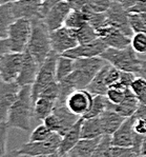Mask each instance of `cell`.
<instances>
[{
	"label": "cell",
	"mask_w": 146,
	"mask_h": 157,
	"mask_svg": "<svg viewBox=\"0 0 146 157\" xmlns=\"http://www.w3.org/2000/svg\"><path fill=\"white\" fill-rule=\"evenodd\" d=\"M107 63L102 57L79 58L75 60V70L59 82L60 89L66 93L86 89L96 74Z\"/></svg>",
	"instance_id": "1"
},
{
	"label": "cell",
	"mask_w": 146,
	"mask_h": 157,
	"mask_svg": "<svg viewBox=\"0 0 146 157\" xmlns=\"http://www.w3.org/2000/svg\"><path fill=\"white\" fill-rule=\"evenodd\" d=\"M32 117H34L32 86H21L17 98L9 112L6 124L9 125V128L28 132L31 130Z\"/></svg>",
	"instance_id": "2"
},
{
	"label": "cell",
	"mask_w": 146,
	"mask_h": 157,
	"mask_svg": "<svg viewBox=\"0 0 146 157\" xmlns=\"http://www.w3.org/2000/svg\"><path fill=\"white\" fill-rule=\"evenodd\" d=\"M26 51L35 58L40 67L53 51L51 32L43 19H36L32 21V33Z\"/></svg>",
	"instance_id": "3"
},
{
	"label": "cell",
	"mask_w": 146,
	"mask_h": 157,
	"mask_svg": "<svg viewBox=\"0 0 146 157\" xmlns=\"http://www.w3.org/2000/svg\"><path fill=\"white\" fill-rule=\"evenodd\" d=\"M111 66L116 67L120 71L130 72L138 75L141 67V60L138 58V53L133 49L131 44L125 49H114L107 48L100 55Z\"/></svg>",
	"instance_id": "4"
},
{
	"label": "cell",
	"mask_w": 146,
	"mask_h": 157,
	"mask_svg": "<svg viewBox=\"0 0 146 157\" xmlns=\"http://www.w3.org/2000/svg\"><path fill=\"white\" fill-rule=\"evenodd\" d=\"M80 118V116L75 115L68 110L66 103L56 102L52 114L43 120V124L52 132H56L63 136Z\"/></svg>",
	"instance_id": "5"
},
{
	"label": "cell",
	"mask_w": 146,
	"mask_h": 157,
	"mask_svg": "<svg viewBox=\"0 0 146 157\" xmlns=\"http://www.w3.org/2000/svg\"><path fill=\"white\" fill-rule=\"evenodd\" d=\"M60 55L56 53L55 51H52L49 55L45 59V61L41 64L38 72V75L36 77L35 82L32 84V99L33 103L36 102L41 92L49 86L52 82L56 80V67L58 57Z\"/></svg>",
	"instance_id": "6"
},
{
	"label": "cell",
	"mask_w": 146,
	"mask_h": 157,
	"mask_svg": "<svg viewBox=\"0 0 146 157\" xmlns=\"http://www.w3.org/2000/svg\"><path fill=\"white\" fill-rule=\"evenodd\" d=\"M32 33V21L25 18L16 19L9 26L8 40L11 52L24 53Z\"/></svg>",
	"instance_id": "7"
},
{
	"label": "cell",
	"mask_w": 146,
	"mask_h": 157,
	"mask_svg": "<svg viewBox=\"0 0 146 157\" xmlns=\"http://www.w3.org/2000/svg\"><path fill=\"white\" fill-rule=\"evenodd\" d=\"M59 96V82L54 81L44 89L34 103V118L37 121H43L52 114Z\"/></svg>",
	"instance_id": "8"
},
{
	"label": "cell",
	"mask_w": 146,
	"mask_h": 157,
	"mask_svg": "<svg viewBox=\"0 0 146 157\" xmlns=\"http://www.w3.org/2000/svg\"><path fill=\"white\" fill-rule=\"evenodd\" d=\"M62 140V136L58 133L54 132L49 139L43 141H28L22 144L20 149H18L19 154L30 156H42V155H51L59 150Z\"/></svg>",
	"instance_id": "9"
},
{
	"label": "cell",
	"mask_w": 146,
	"mask_h": 157,
	"mask_svg": "<svg viewBox=\"0 0 146 157\" xmlns=\"http://www.w3.org/2000/svg\"><path fill=\"white\" fill-rule=\"evenodd\" d=\"M24 53L9 52L0 58V77L4 82H16L23 63Z\"/></svg>",
	"instance_id": "10"
},
{
	"label": "cell",
	"mask_w": 146,
	"mask_h": 157,
	"mask_svg": "<svg viewBox=\"0 0 146 157\" xmlns=\"http://www.w3.org/2000/svg\"><path fill=\"white\" fill-rule=\"evenodd\" d=\"M107 18V25L118 29L123 34L133 37V32L129 25V13L120 2H111L109 9L105 12Z\"/></svg>",
	"instance_id": "11"
},
{
	"label": "cell",
	"mask_w": 146,
	"mask_h": 157,
	"mask_svg": "<svg viewBox=\"0 0 146 157\" xmlns=\"http://www.w3.org/2000/svg\"><path fill=\"white\" fill-rule=\"evenodd\" d=\"M21 86L17 82L0 81V124H5L9 112L17 98Z\"/></svg>",
	"instance_id": "12"
},
{
	"label": "cell",
	"mask_w": 146,
	"mask_h": 157,
	"mask_svg": "<svg viewBox=\"0 0 146 157\" xmlns=\"http://www.w3.org/2000/svg\"><path fill=\"white\" fill-rule=\"evenodd\" d=\"M12 9L15 19L25 18L31 21L43 19L42 0H18L12 2Z\"/></svg>",
	"instance_id": "13"
},
{
	"label": "cell",
	"mask_w": 146,
	"mask_h": 157,
	"mask_svg": "<svg viewBox=\"0 0 146 157\" xmlns=\"http://www.w3.org/2000/svg\"><path fill=\"white\" fill-rule=\"evenodd\" d=\"M94 95L86 89L76 90L69 94L66 99V107L75 115L83 117L92 107Z\"/></svg>",
	"instance_id": "14"
},
{
	"label": "cell",
	"mask_w": 146,
	"mask_h": 157,
	"mask_svg": "<svg viewBox=\"0 0 146 157\" xmlns=\"http://www.w3.org/2000/svg\"><path fill=\"white\" fill-rule=\"evenodd\" d=\"M107 44L103 41V39L98 38L94 41L84 44H78L76 48L66 51L63 53V56L71 58L76 60L79 58H90V57H98L107 49Z\"/></svg>",
	"instance_id": "15"
},
{
	"label": "cell",
	"mask_w": 146,
	"mask_h": 157,
	"mask_svg": "<svg viewBox=\"0 0 146 157\" xmlns=\"http://www.w3.org/2000/svg\"><path fill=\"white\" fill-rule=\"evenodd\" d=\"M51 43L53 51L58 53L59 55H62L66 51L74 49L79 44L71 31L65 26L51 32Z\"/></svg>",
	"instance_id": "16"
},
{
	"label": "cell",
	"mask_w": 146,
	"mask_h": 157,
	"mask_svg": "<svg viewBox=\"0 0 146 157\" xmlns=\"http://www.w3.org/2000/svg\"><path fill=\"white\" fill-rule=\"evenodd\" d=\"M96 31H97L99 38L103 39V41L106 43L108 48L125 49L131 44V37L123 34L121 31L111 25H105Z\"/></svg>",
	"instance_id": "17"
},
{
	"label": "cell",
	"mask_w": 146,
	"mask_h": 157,
	"mask_svg": "<svg viewBox=\"0 0 146 157\" xmlns=\"http://www.w3.org/2000/svg\"><path fill=\"white\" fill-rule=\"evenodd\" d=\"M71 11V8L66 0L59 2L54 8L49 10V13L45 15L44 19H43L47 29L49 30V32L56 31L58 29L62 28V26H64L65 19L68 18Z\"/></svg>",
	"instance_id": "18"
},
{
	"label": "cell",
	"mask_w": 146,
	"mask_h": 157,
	"mask_svg": "<svg viewBox=\"0 0 146 157\" xmlns=\"http://www.w3.org/2000/svg\"><path fill=\"white\" fill-rule=\"evenodd\" d=\"M39 69H40V64L36 61L35 58L27 51H25L22 67H21L20 74H19L16 82L20 86H32L35 82L36 77H37L38 72H39Z\"/></svg>",
	"instance_id": "19"
},
{
	"label": "cell",
	"mask_w": 146,
	"mask_h": 157,
	"mask_svg": "<svg viewBox=\"0 0 146 157\" xmlns=\"http://www.w3.org/2000/svg\"><path fill=\"white\" fill-rule=\"evenodd\" d=\"M133 120L131 117L125 119L121 127L111 135L112 147H123V148H133L135 131L133 128Z\"/></svg>",
	"instance_id": "20"
},
{
	"label": "cell",
	"mask_w": 146,
	"mask_h": 157,
	"mask_svg": "<svg viewBox=\"0 0 146 157\" xmlns=\"http://www.w3.org/2000/svg\"><path fill=\"white\" fill-rule=\"evenodd\" d=\"M82 122H83V117H81L80 119L62 136V140H61L60 147H59V150H58L60 153L68 154L79 142V140L81 139V127H82Z\"/></svg>",
	"instance_id": "21"
},
{
	"label": "cell",
	"mask_w": 146,
	"mask_h": 157,
	"mask_svg": "<svg viewBox=\"0 0 146 157\" xmlns=\"http://www.w3.org/2000/svg\"><path fill=\"white\" fill-rule=\"evenodd\" d=\"M99 117L104 135H112L126 119L114 110H106Z\"/></svg>",
	"instance_id": "22"
},
{
	"label": "cell",
	"mask_w": 146,
	"mask_h": 157,
	"mask_svg": "<svg viewBox=\"0 0 146 157\" xmlns=\"http://www.w3.org/2000/svg\"><path fill=\"white\" fill-rule=\"evenodd\" d=\"M139 105H140L139 99L136 97V95L130 89H127L125 91V98L123 99V101L119 105H114L112 110L116 111L118 114H120L123 117L128 118L135 114Z\"/></svg>",
	"instance_id": "23"
},
{
	"label": "cell",
	"mask_w": 146,
	"mask_h": 157,
	"mask_svg": "<svg viewBox=\"0 0 146 157\" xmlns=\"http://www.w3.org/2000/svg\"><path fill=\"white\" fill-rule=\"evenodd\" d=\"M104 135L102 130L100 117L83 118L81 127V139H95L100 138Z\"/></svg>",
	"instance_id": "24"
},
{
	"label": "cell",
	"mask_w": 146,
	"mask_h": 157,
	"mask_svg": "<svg viewBox=\"0 0 146 157\" xmlns=\"http://www.w3.org/2000/svg\"><path fill=\"white\" fill-rule=\"evenodd\" d=\"M111 63L107 62L105 66L96 74V76L94 77L90 83L87 86L86 90L93 94V95H106L107 90H108V86L106 84V74L107 71L109 69Z\"/></svg>",
	"instance_id": "25"
},
{
	"label": "cell",
	"mask_w": 146,
	"mask_h": 157,
	"mask_svg": "<svg viewBox=\"0 0 146 157\" xmlns=\"http://www.w3.org/2000/svg\"><path fill=\"white\" fill-rule=\"evenodd\" d=\"M101 138L102 137L95 139H80L78 144L68 153V157H90Z\"/></svg>",
	"instance_id": "26"
},
{
	"label": "cell",
	"mask_w": 146,
	"mask_h": 157,
	"mask_svg": "<svg viewBox=\"0 0 146 157\" xmlns=\"http://www.w3.org/2000/svg\"><path fill=\"white\" fill-rule=\"evenodd\" d=\"M16 19L12 9V2L2 3L0 6V39L8 38L9 26Z\"/></svg>",
	"instance_id": "27"
},
{
	"label": "cell",
	"mask_w": 146,
	"mask_h": 157,
	"mask_svg": "<svg viewBox=\"0 0 146 157\" xmlns=\"http://www.w3.org/2000/svg\"><path fill=\"white\" fill-rule=\"evenodd\" d=\"M112 108H114V103H111L107 99L105 95H94L92 107H90L89 111L83 116V118L99 117L106 110H112Z\"/></svg>",
	"instance_id": "28"
},
{
	"label": "cell",
	"mask_w": 146,
	"mask_h": 157,
	"mask_svg": "<svg viewBox=\"0 0 146 157\" xmlns=\"http://www.w3.org/2000/svg\"><path fill=\"white\" fill-rule=\"evenodd\" d=\"M75 70V60L71 58L65 57L63 55H60L58 57L56 67V80L57 82H60L64 78L73 73Z\"/></svg>",
	"instance_id": "29"
},
{
	"label": "cell",
	"mask_w": 146,
	"mask_h": 157,
	"mask_svg": "<svg viewBox=\"0 0 146 157\" xmlns=\"http://www.w3.org/2000/svg\"><path fill=\"white\" fill-rule=\"evenodd\" d=\"M86 25H88L87 14L77 10H71L64 22V26L69 30H78Z\"/></svg>",
	"instance_id": "30"
},
{
	"label": "cell",
	"mask_w": 146,
	"mask_h": 157,
	"mask_svg": "<svg viewBox=\"0 0 146 157\" xmlns=\"http://www.w3.org/2000/svg\"><path fill=\"white\" fill-rule=\"evenodd\" d=\"M73 35L78 40L79 44H84V43H89L94 40L98 39L99 36L97 34V31L95 30L90 25H86L78 30H71Z\"/></svg>",
	"instance_id": "31"
},
{
	"label": "cell",
	"mask_w": 146,
	"mask_h": 157,
	"mask_svg": "<svg viewBox=\"0 0 146 157\" xmlns=\"http://www.w3.org/2000/svg\"><path fill=\"white\" fill-rule=\"evenodd\" d=\"M111 135H103L90 157H111Z\"/></svg>",
	"instance_id": "32"
},
{
	"label": "cell",
	"mask_w": 146,
	"mask_h": 157,
	"mask_svg": "<svg viewBox=\"0 0 146 157\" xmlns=\"http://www.w3.org/2000/svg\"><path fill=\"white\" fill-rule=\"evenodd\" d=\"M130 90L136 95L140 103L146 105V79L143 77L137 76L130 86Z\"/></svg>",
	"instance_id": "33"
},
{
	"label": "cell",
	"mask_w": 146,
	"mask_h": 157,
	"mask_svg": "<svg viewBox=\"0 0 146 157\" xmlns=\"http://www.w3.org/2000/svg\"><path fill=\"white\" fill-rule=\"evenodd\" d=\"M54 132H52L49 128L46 127L44 124L36 127L32 131L30 135V141L35 142V141H43L46 140L51 137V135Z\"/></svg>",
	"instance_id": "34"
},
{
	"label": "cell",
	"mask_w": 146,
	"mask_h": 157,
	"mask_svg": "<svg viewBox=\"0 0 146 157\" xmlns=\"http://www.w3.org/2000/svg\"><path fill=\"white\" fill-rule=\"evenodd\" d=\"M131 47L141 55H146V33H136L131 37Z\"/></svg>",
	"instance_id": "35"
},
{
	"label": "cell",
	"mask_w": 146,
	"mask_h": 157,
	"mask_svg": "<svg viewBox=\"0 0 146 157\" xmlns=\"http://www.w3.org/2000/svg\"><path fill=\"white\" fill-rule=\"evenodd\" d=\"M129 25L133 34L136 33H146V25L143 21L140 14L137 13H129Z\"/></svg>",
	"instance_id": "36"
},
{
	"label": "cell",
	"mask_w": 146,
	"mask_h": 157,
	"mask_svg": "<svg viewBox=\"0 0 146 157\" xmlns=\"http://www.w3.org/2000/svg\"><path fill=\"white\" fill-rule=\"evenodd\" d=\"M140 154L133 148H123V147H112L111 157H138Z\"/></svg>",
	"instance_id": "37"
},
{
	"label": "cell",
	"mask_w": 146,
	"mask_h": 157,
	"mask_svg": "<svg viewBox=\"0 0 146 157\" xmlns=\"http://www.w3.org/2000/svg\"><path fill=\"white\" fill-rule=\"evenodd\" d=\"M111 4V0H88V6L96 13H105Z\"/></svg>",
	"instance_id": "38"
},
{
	"label": "cell",
	"mask_w": 146,
	"mask_h": 157,
	"mask_svg": "<svg viewBox=\"0 0 146 157\" xmlns=\"http://www.w3.org/2000/svg\"><path fill=\"white\" fill-rule=\"evenodd\" d=\"M125 91L118 90V89H114V88H108L105 96H106L107 99L111 101V103H114V105H119V103H121L124 98H125Z\"/></svg>",
	"instance_id": "39"
},
{
	"label": "cell",
	"mask_w": 146,
	"mask_h": 157,
	"mask_svg": "<svg viewBox=\"0 0 146 157\" xmlns=\"http://www.w3.org/2000/svg\"><path fill=\"white\" fill-rule=\"evenodd\" d=\"M9 125L5 124H0V157H3L6 152V142H8Z\"/></svg>",
	"instance_id": "40"
},
{
	"label": "cell",
	"mask_w": 146,
	"mask_h": 157,
	"mask_svg": "<svg viewBox=\"0 0 146 157\" xmlns=\"http://www.w3.org/2000/svg\"><path fill=\"white\" fill-rule=\"evenodd\" d=\"M121 72L119 69H117L116 67L114 66H109V69L108 71H107V74H106V84L107 86H111V84H114L115 82H117V81L120 80V77H121Z\"/></svg>",
	"instance_id": "41"
},
{
	"label": "cell",
	"mask_w": 146,
	"mask_h": 157,
	"mask_svg": "<svg viewBox=\"0 0 146 157\" xmlns=\"http://www.w3.org/2000/svg\"><path fill=\"white\" fill-rule=\"evenodd\" d=\"M133 120V131L137 134L140 135H146V119L145 118H133L131 116Z\"/></svg>",
	"instance_id": "42"
},
{
	"label": "cell",
	"mask_w": 146,
	"mask_h": 157,
	"mask_svg": "<svg viewBox=\"0 0 146 157\" xmlns=\"http://www.w3.org/2000/svg\"><path fill=\"white\" fill-rule=\"evenodd\" d=\"M137 78V75L135 73H130V72H121V77H120V82L125 86L126 89H129L131 86V83L135 81V79Z\"/></svg>",
	"instance_id": "43"
},
{
	"label": "cell",
	"mask_w": 146,
	"mask_h": 157,
	"mask_svg": "<svg viewBox=\"0 0 146 157\" xmlns=\"http://www.w3.org/2000/svg\"><path fill=\"white\" fill-rule=\"evenodd\" d=\"M127 12L128 13H137V14L146 13V0H139L133 8L127 10Z\"/></svg>",
	"instance_id": "44"
},
{
	"label": "cell",
	"mask_w": 146,
	"mask_h": 157,
	"mask_svg": "<svg viewBox=\"0 0 146 157\" xmlns=\"http://www.w3.org/2000/svg\"><path fill=\"white\" fill-rule=\"evenodd\" d=\"M63 1V0H45V1H42V15H43V19H44L45 15L49 13V11L52 8H54L56 4H58L59 2Z\"/></svg>",
	"instance_id": "45"
},
{
	"label": "cell",
	"mask_w": 146,
	"mask_h": 157,
	"mask_svg": "<svg viewBox=\"0 0 146 157\" xmlns=\"http://www.w3.org/2000/svg\"><path fill=\"white\" fill-rule=\"evenodd\" d=\"M69 3L71 10L82 11L86 6H88V0H66Z\"/></svg>",
	"instance_id": "46"
},
{
	"label": "cell",
	"mask_w": 146,
	"mask_h": 157,
	"mask_svg": "<svg viewBox=\"0 0 146 157\" xmlns=\"http://www.w3.org/2000/svg\"><path fill=\"white\" fill-rule=\"evenodd\" d=\"M9 52H11V48H9V42L8 38H5V39H0V58Z\"/></svg>",
	"instance_id": "47"
},
{
	"label": "cell",
	"mask_w": 146,
	"mask_h": 157,
	"mask_svg": "<svg viewBox=\"0 0 146 157\" xmlns=\"http://www.w3.org/2000/svg\"><path fill=\"white\" fill-rule=\"evenodd\" d=\"M138 76L143 77L146 79V59L141 60V67H140V71L138 73Z\"/></svg>",
	"instance_id": "48"
},
{
	"label": "cell",
	"mask_w": 146,
	"mask_h": 157,
	"mask_svg": "<svg viewBox=\"0 0 146 157\" xmlns=\"http://www.w3.org/2000/svg\"><path fill=\"white\" fill-rule=\"evenodd\" d=\"M138 1L139 0H123V1H122V6H123L126 10H128V9L133 8Z\"/></svg>",
	"instance_id": "49"
},
{
	"label": "cell",
	"mask_w": 146,
	"mask_h": 157,
	"mask_svg": "<svg viewBox=\"0 0 146 157\" xmlns=\"http://www.w3.org/2000/svg\"><path fill=\"white\" fill-rule=\"evenodd\" d=\"M3 157H20V154H19L18 150H13L11 152H8Z\"/></svg>",
	"instance_id": "50"
},
{
	"label": "cell",
	"mask_w": 146,
	"mask_h": 157,
	"mask_svg": "<svg viewBox=\"0 0 146 157\" xmlns=\"http://www.w3.org/2000/svg\"><path fill=\"white\" fill-rule=\"evenodd\" d=\"M141 155H146V135L143 138L142 144H141Z\"/></svg>",
	"instance_id": "51"
},
{
	"label": "cell",
	"mask_w": 146,
	"mask_h": 157,
	"mask_svg": "<svg viewBox=\"0 0 146 157\" xmlns=\"http://www.w3.org/2000/svg\"><path fill=\"white\" fill-rule=\"evenodd\" d=\"M49 157H68V154H63V153H60L59 151L55 152L49 155Z\"/></svg>",
	"instance_id": "52"
},
{
	"label": "cell",
	"mask_w": 146,
	"mask_h": 157,
	"mask_svg": "<svg viewBox=\"0 0 146 157\" xmlns=\"http://www.w3.org/2000/svg\"><path fill=\"white\" fill-rule=\"evenodd\" d=\"M141 17H142V19H143V21H144V23L146 25V13H142V14H140Z\"/></svg>",
	"instance_id": "53"
},
{
	"label": "cell",
	"mask_w": 146,
	"mask_h": 157,
	"mask_svg": "<svg viewBox=\"0 0 146 157\" xmlns=\"http://www.w3.org/2000/svg\"><path fill=\"white\" fill-rule=\"evenodd\" d=\"M18 0H3V3H9V2H15Z\"/></svg>",
	"instance_id": "54"
},
{
	"label": "cell",
	"mask_w": 146,
	"mask_h": 157,
	"mask_svg": "<svg viewBox=\"0 0 146 157\" xmlns=\"http://www.w3.org/2000/svg\"><path fill=\"white\" fill-rule=\"evenodd\" d=\"M122 1L123 0H111V2H120V3H122Z\"/></svg>",
	"instance_id": "55"
},
{
	"label": "cell",
	"mask_w": 146,
	"mask_h": 157,
	"mask_svg": "<svg viewBox=\"0 0 146 157\" xmlns=\"http://www.w3.org/2000/svg\"><path fill=\"white\" fill-rule=\"evenodd\" d=\"M20 157H35V156H30V155H22V154H20Z\"/></svg>",
	"instance_id": "56"
},
{
	"label": "cell",
	"mask_w": 146,
	"mask_h": 157,
	"mask_svg": "<svg viewBox=\"0 0 146 157\" xmlns=\"http://www.w3.org/2000/svg\"><path fill=\"white\" fill-rule=\"evenodd\" d=\"M38 157H49V155H42V156H38Z\"/></svg>",
	"instance_id": "57"
},
{
	"label": "cell",
	"mask_w": 146,
	"mask_h": 157,
	"mask_svg": "<svg viewBox=\"0 0 146 157\" xmlns=\"http://www.w3.org/2000/svg\"><path fill=\"white\" fill-rule=\"evenodd\" d=\"M2 3H3V0H0V6H1Z\"/></svg>",
	"instance_id": "58"
},
{
	"label": "cell",
	"mask_w": 146,
	"mask_h": 157,
	"mask_svg": "<svg viewBox=\"0 0 146 157\" xmlns=\"http://www.w3.org/2000/svg\"><path fill=\"white\" fill-rule=\"evenodd\" d=\"M138 157H146V155H139Z\"/></svg>",
	"instance_id": "59"
},
{
	"label": "cell",
	"mask_w": 146,
	"mask_h": 157,
	"mask_svg": "<svg viewBox=\"0 0 146 157\" xmlns=\"http://www.w3.org/2000/svg\"><path fill=\"white\" fill-rule=\"evenodd\" d=\"M0 81H1V77H0Z\"/></svg>",
	"instance_id": "60"
},
{
	"label": "cell",
	"mask_w": 146,
	"mask_h": 157,
	"mask_svg": "<svg viewBox=\"0 0 146 157\" xmlns=\"http://www.w3.org/2000/svg\"><path fill=\"white\" fill-rule=\"evenodd\" d=\"M42 1H45V0H42Z\"/></svg>",
	"instance_id": "61"
}]
</instances>
